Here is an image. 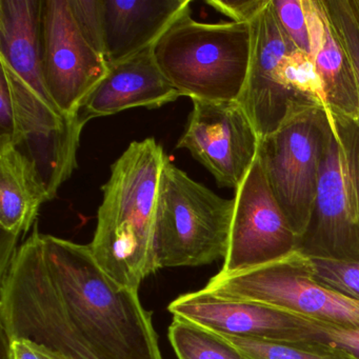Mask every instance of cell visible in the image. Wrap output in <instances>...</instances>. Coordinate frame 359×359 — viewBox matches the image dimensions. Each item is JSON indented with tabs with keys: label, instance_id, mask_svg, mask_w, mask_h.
<instances>
[{
	"label": "cell",
	"instance_id": "cell-1",
	"mask_svg": "<svg viewBox=\"0 0 359 359\" xmlns=\"http://www.w3.org/2000/svg\"><path fill=\"white\" fill-rule=\"evenodd\" d=\"M51 302L102 359H163L152 313L138 291L123 287L96 262L89 245L39 232L37 224L1 275Z\"/></svg>",
	"mask_w": 359,
	"mask_h": 359
},
{
	"label": "cell",
	"instance_id": "cell-2",
	"mask_svg": "<svg viewBox=\"0 0 359 359\" xmlns=\"http://www.w3.org/2000/svg\"><path fill=\"white\" fill-rule=\"evenodd\" d=\"M165 157L154 138L131 142L113 163L102 188L97 226L89 247L109 276L134 291L159 270L155 232Z\"/></svg>",
	"mask_w": 359,
	"mask_h": 359
},
{
	"label": "cell",
	"instance_id": "cell-3",
	"mask_svg": "<svg viewBox=\"0 0 359 359\" xmlns=\"http://www.w3.org/2000/svg\"><path fill=\"white\" fill-rule=\"evenodd\" d=\"M250 24H203L182 14L157 41L154 55L165 79L191 100H238L249 67Z\"/></svg>",
	"mask_w": 359,
	"mask_h": 359
},
{
	"label": "cell",
	"instance_id": "cell-4",
	"mask_svg": "<svg viewBox=\"0 0 359 359\" xmlns=\"http://www.w3.org/2000/svg\"><path fill=\"white\" fill-rule=\"evenodd\" d=\"M234 199L218 196L165 157L159 182L155 251L158 269L224 259Z\"/></svg>",
	"mask_w": 359,
	"mask_h": 359
},
{
	"label": "cell",
	"instance_id": "cell-5",
	"mask_svg": "<svg viewBox=\"0 0 359 359\" xmlns=\"http://www.w3.org/2000/svg\"><path fill=\"white\" fill-rule=\"evenodd\" d=\"M331 134L310 222L297 251L359 262V119L327 107Z\"/></svg>",
	"mask_w": 359,
	"mask_h": 359
},
{
	"label": "cell",
	"instance_id": "cell-6",
	"mask_svg": "<svg viewBox=\"0 0 359 359\" xmlns=\"http://www.w3.org/2000/svg\"><path fill=\"white\" fill-rule=\"evenodd\" d=\"M330 134L327 107L306 104L292 111L278 129L259 142L257 159L298 239L310 222Z\"/></svg>",
	"mask_w": 359,
	"mask_h": 359
},
{
	"label": "cell",
	"instance_id": "cell-7",
	"mask_svg": "<svg viewBox=\"0 0 359 359\" xmlns=\"http://www.w3.org/2000/svg\"><path fill=\"white\" fill-rule=\"evenodd\" d=\"M203 290L219 299L264 304L333 327L359 330V302L317 283L310 258L298 251L249 270L220 271Z\"/></svg>",
	"mask_w": 359,
	"mask_h": 359
},
{
	"label": "cell",
	"instance_id": "cell-8",
	"mask_svg": "<svg viewBox=\"0 0 359 359\" xmlns=\"http://www.w3.org/2000/svg\"><path fill=\"white\" fill-rule=\"evenodd\" d=\"M41 45L48 92L60 112L76 116L109 66L81 28L71 0H43Z\"/></svg>",
	"mask_w": 359,
	"mask_h": 359
},
{
	"label": "cell",
	"instance_id": "cell-9",
	"mask_svg": "<svg viewBox=\"0 0 359 359\" xmlns=\"http://www.w3.org/2000/svg\"><path fill=\"white\" fill-rule=\"evenodd\" d=\"M13 94L16 131L13 144L34 165L50 198L77 168V150L83 126L50 106L7 64L0 62Z\"/></svg>",
	"mask_w": 359,
	"mask_h": 359
},
{
	"label": "cell",
	"instance_id": "cell-10",
	"mask_svg": "<svg viewBox=\"0 0 359 359\" xmlns=\"http://www.w3.org/2000/svg\"><path fill=\"white\" fill-rule=\"evenodd\" d=\"M250 30L249 67L237 102L262 140L278 129L297 107L318 102L302 97L285 85L283 62L297 48L281 26L272 0L250 22Z\"/></svg>",
	"mask_w": 359,
	"mask_h": 359
},
{
	"label": "cell",
	"instance_id": "cell-11",
	"mask_svg": "<svg viewBox=\"0 0 359 359\" xmlns=\"http://www.w3.org/2000/svg\"><path fill=\"white\" fill-rule=\"evenodd\" d=\"M192 102L176 148L188 150L218 187L236 190L257 158L259 136L237 100Z\"/></svg>",
	"mask_w": 359,
	"mask_h": 359
},
{
	"label": "cell",
	"instance_id": "cell-12",
	"mask_svg": "<svg viewBox=\"0 0 359 359\" xmlns=\"http://www.w3.org/2000/svg\"><path fill=\"white\" fill-rule=\"evenodd\" d=\"M233 199L234 213L222 272L249 270L297 251V235L273 195L257 158Z\"/></svg>",
	"mask_w": 359,
	"mask_h": 359
},
{
	"label": "cell",
	"instance_id": "cell-13",
	"mask_svg": "<svg viewBox=\"0 0 359 359\" xmlns=\"http://www.w3.org/2000/svg\"><path fill=\"white\" fill-rule=\"evenodd\" d=\"M174 317L215 333L281 342H323L325 323L252 302L214 297L203 289L184 294L168 306Z\"/></svg>",
	"mask_w": 359,
	"mask_h": 359
},
{
	"label": "cell",
	"instance_id": "cell-14",
	"mask_svg": "<svg viewBox=\"0 0 359 359\" xmlns=\"http://www.w3.org/2000/svg\"><path fill=\"white\" fill-rule=\"evenodd\" d=\"M182 96L161 72L151 47L109 66L108 74L83 100L76 116L85 127L97 117L137 107L161 108Z\"/></svg>",
	"mask_w": 359,
	"mask_h": 359
},
{
	"label": "cell",
	"instance_id": "cell-15",
	"mask_svg": "<svg viewBox=\"0 0 359 359\" xmlns=\"http://www.w3.org/2000/svg\"><path fill=\"white\" fill-rule=\"evenodd\" d=\"M190 0H97L102 53L108 66L154 47Z\"/></svg>",
	"mask_w": 359,
	"mask_h": 359
},
{
	"label": "cell",
	"instance_id": "cell-16",
	"mask_svg": "<svg viewBox=\"0 0 359 359\" xmlns=\"http://www.w3.org/2000/svg\"><path fill=\"white\" fill-rule=\"evenodd\" d=\"M43 0H0V60L50 106L43 72Z\"/></svg>",
	"mask_w": 359,
	"mask_h": 359
},
{
	"label": "cell",
	"instance_id": "cell-17",
	"mask_svg": "<svg viewBox=\"0 0 359 359\" xmlns=\"http://www.w3.org/2000/svg\"><path fill=\"white\" fill-rule=\"evenodd\" d=\"M310 29L312 58L323 83L327 107L359 119V91L348 54L336 37L323 0H304Z\"/></svg>",
	"mask_w": 359,
	"mask_h": 359
},
{
	"label": "cell",
	"instance_id": "cell-18",
	"mask_svg": "<svg viewBox=\"0 0 359 359\" xmlns=\"http://www.w3.org/2000/svg\"><path fill=\"white\" fill-rule=\"evenodd\" d=\"M51 201L30 159L12 142H0V228L20 238L36 220L43 203Z\"/></svg>",
	"mask_w": 359,
	"mask_h": 359
},
{
	"label": "cell",
	"instance_id": "cell-19",
	"mask_svg": "<svg viewBox=\"0 0 359 359\" xmlns=\"http://www.w3.org/2000/svg\"><path fill=\"white\" fill-rule=\"evenodd\" d=\"M168 337L178 359H247L219 334L180 317H174Z\"/></svg>",
	"mask_w": 359,
	"mask_h": 359
},
{
	"label": "cell",
	"instance_id": "cell-20",
	"mask_svg": "<svg viewBox=\"0 0 359 359\" xmlns=\"http://www.w3.org/2000/svg\"><path fill=\"white\" fill-rule=\"evenodd\" d=\"M218 334V333H217ZM247 359H357L323 342H281L222 335Z\"/></svg>",
	"mask_w": 359,
	"mask_h": 359
},
{
	"label": "cell",
	"instance_id": "cell-21",
	"mask_svg": "<svg viewBox=\"0 0 359 359\" xmlns=\"http://www.w3.org/2000/svg\"><path fill=\"white\" fill-rule=\"evenodd\" d=\"M283 75L285 85L302 97L327 106L323 83L312 56L296 49L285 58Z\"/></svg>",
	"mask_w": 359,
	"mask_h": 359
},
{
	"label": "cell",
	"instance_id": "cell-22",
	"mask_svg": "<svg viewBox=\"0 0 359 359\" xmlns=\"http://www.w3.org/2000/svg\"><path fill=\"white\" fill-rule=\"evenodd\" d=\"M310 262L317 283L344 297L359 302V262L323 258H310Z\"/></svg>",
	"mask_w": 359,
	"mask_h": 359
},
{
	"label": "cell",
	"instance_id": "cell-23",
	"mask_svg": "<svg viewBox=\"0 0 359 359\" xmlns=\"http://www.w3.org/2000/svg\"><path fill=\"white\" fill-rule=\"evenodd\" d=\"M323 5L336 37L350 58L359 91V30L348 0H323Z\"/></svg>",
	"mask_w": 359,
	"mask_h": 359
},
{
	"label": "cell",
	"instance_id": "cell-24",
	"mask_svg": "<svg viewBox=\"0 0 359 359\" xmlns=\"http://www.w3.org/2000/svg\"><path fill=\"white\" fill-rule=\"evenodd\" d=\"M277 18L298 50L312 56L310 29L304 0H272Z\"/></svg>",
	"mask_w": 359,
	"mask_h": 359
},
{
	"label": "cell",
	"instance_id": "cell-25",
	"mask_svg": "<svg viewBox=\"0 0 359 359\" xmlns=\"http://www.w3.org/2000/svg\"><path fill=\"white\" fill-rule=\"evenodd\" d=\"M269 0H207L205 3L233 22L250 24L262 11Z\"/></svg>",
	"mask_w": 359,
	"mask_h": 359
},
{
	"label": "cell",
	"instance_id": "cell-26",
	"mask_svg": "<svg viewBox=\"0 0 359 359\" xmlns=\"http://www.w3.org/2000/svg\"><path fill=\"white\" fill-rule=\"evenodd\" d=\"M15 106L13 94L5 73L0 76V142L13 144L15 137Z\"/></svg>",
	"mask_w": 359,
	"mask_h": 359
},
{
	"label": "cell",
	"instance_id": "cell-27",
	"mask_svg": "<svg viewBox=\"0 0 359 359\" xmlns=\"http://www.w3.org/2000/svg\"><path fill=\"white\" fill-rule=\"evenodd\" d=\"M11 359H69L64 353L29 338L10 339Z\"/></svg>",
	"mask_w": 359,
	"mask_h": 359
},
{
	"label": "cell",
	"instance_id": "cell-28",
	"mask_svg": "<svg viewBox=\"0 0 359 359\" xmlns=\"http://www.w3.org/2000/svg\"><path fill=\"white\" fill-rule=\"evenodd\" d=\"M323 335V344L342 348L359 359V330L341 329L325 323Z\"/></svg>",
	"mask_w": 359,
	"mask_h": 359
},
{
	"label": "cell",
	"instance_id": "cell-29",
	"mask_svg": "<svg viewBox=\"0 0 359 359\" xmlns=\"http://www.w3.org/2000/svg\"><path fill=\"white\" fill-rule=\"evenodd\" d=\"M1 359H11L10 352V338L5 332L1 331Z\"/></svg>",
	"mask_w": 359,
	"mask_h": 359
},
{
	"label": "cell",
	"instance_id": "cell-30",
	"mask_svg": "<svg viewBox=\"0 0 359 359\" xmlns=\"http://www.w3.org/2000/svg\"><path fill=\"white\" fill-rule=\"evenodd\" d=\"M348 8L359 30V0H348Z\"/></svg>",
	"mask_w": 359,
	"mask_h": 359
}]
</instances>
